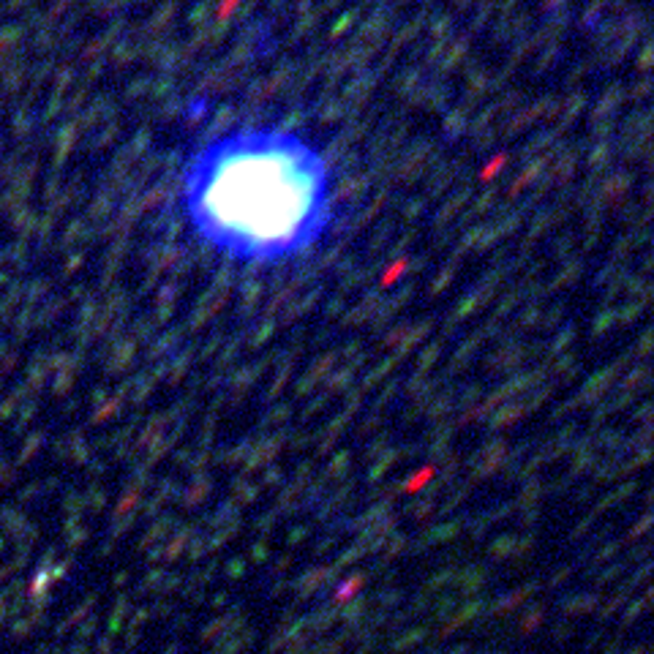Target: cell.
Here are the masks:
<instances>
[{"label": "cell", "instance_id": "obj_1", "mask_svg": "<svg viewBox=\"0 0 654 654\" xmlns=\"http://www.w3.org/2000/svg\"><path fill=\"white\" fill-rule=\"evenodd\" d=\"M180 213L199 246L227 262L286 265L333 230L336 175L325 150L300 131L237 125L183 164Z\"/></svg>", "mask_w": 654, "mask_h": 654}]
</instances>
